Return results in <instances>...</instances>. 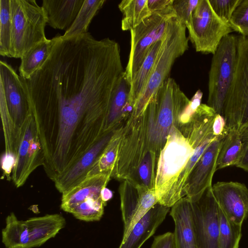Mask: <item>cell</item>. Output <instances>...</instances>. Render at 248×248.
Segmentation results:
<instances>
[{
    "label": "cell",
    "instance_id": "obj_14",
    "mask_svg": "<svg viewBox=\"0 0 248 248\" xmlns=\"http://www.w3.org/2000/svg\"><path fill=\"white\" fill-rule=\"evenodd\" d=\"M225 137H218L210 143L190 173L186 186L185 197L190 201L198 199L212 186L218 154Z\"/></svg>",
    "mask_w": 248,
    "mask_h": 248
},
{
    "label": "cell",
    "instance_id": "obj_31",
    "mask_svg": "<svg viewBox=\"0 0 248 248\" xmlns=\"http://www.w3.org/2000/svg\"><path fill=\"white\" fill-rule=\"evenodd\" d=\"M106 204L101 196L92 197L78 205L71 212L73 216L79 220L92 222L99 221L102 218Z\"/></svg>",
    "mask_w": 248,
    "mask_h": 248
},
{
    "label": "cell",
    "instance_id": "obj_3",
    "mask_svg": "<svg viewBox=\"0 0 248 248\" xmlns=\"http://www.w3.org/2000/svg\"><path fill=\"white\" fill-rule=\"evenodd\" d=\"M122 126L117 158L111 178L132 183L142 160L152 151L151 123L147 108L137 117L129 116Z\"/></svg>",
    "mask_w": 248,
    "mask_h": 248
},
{
    "label": "cell",
    "instance_id": "obj_12",
    "mask_svg": "<svg viewBox=\"0 0 248 248\" xmlns=\"http://www.w3.org/2000/svg\"><path fill=\"white\" fill-rule=\"evenodd\" d=\"M212 187L190 201L199 248H219L218 207Z\"/></svg>",
    "mask_w": 248,
    "mask_h": 248
},
{
    "label": "cell",
    "instance_id": "obj_13",
    "mask_svg": "<svg viewBox=\"0 0 248 248\" xmlns=\"http://www.w3.org/2000/svg\"><path fill=\"white\" fill-rule=\"evenodd\" d=\"M121 210L124 223V241L134 225L156 203L155 188H136L127 180L119 187Z\"/></svg>",
    "mask_w": 248,
    "mask_h": 248
},
{
    "label": "cell",
    "instance_id": "obj_41",
    "mask_svg": "<svg viewBox=\"0 0 248 248\" xmlns=\"http://www.w3.org/2000/svg\"><path fill=\"white\" fill-rule=\"evenodd\" d=\"M101 197L103 201L106 204L113 197V192L108 188L104 187L101 191Z\"/></svg>",
    "mask_w": 248,
    "mask_h": 248
},
{
    "label": "cell",
    "instance_id": "obj_35",
    "mask_svg": "<svg viewBox=\"0 0 248 248\" xmlns=\"http://www.w3.org/2000/svg\"><path fill=\"white\" fill-rule=\"evenodd\" d=\"M199 1L200 0H173L172 6L176 17L186 25L189 21Z\"/></svg>",
    "mask_w": 248,
    "mask_h": 248
},
{
    "label": "cell",
    "instance_id": "obj_36",
    "mask_svg": "<svg viewBox=\"0 0 248 248\" xmlns=\"http://www.w3.org/2000/svg\"><path fill=\"white\" fill-rule=\"evenodd\" d=\"M151 248H176L173 232H167L155 237Z\"/></svg>",
    "mask_w": 248,
    "mask_h": 248
},
{
    "label": "cell",
    "instance_id": "obj_18",
    "mask_svg": "<svg viewBox=\"0 0 248 248\" xmlns=\"http://www.w3.org/2000/svg\"><path fill=\"white\" fill-rule=\"evenodd\" d=\"M170 207L155 205L133 227L118 248H140L163 222Z\"/></svg>",
    "mask_w": 248,
    "mask_h": 248
},
{
    "label": "cell",
    "instance_id": "obj_34",
    "mask_svg": "<svg viewBox=\"0 0 248 248\" xmlns=\"http://www.w3.org/2000/svg\"><path fill=\"white\" fill-rule=\"evenodd\" d=\"M241 1V0H209L215 13L229 25L232 15Z\"/></svg>",
    "mask_w": 248,
    "mask_h": 248
},
{
    "label": "cell",
    "instance_id": "obj_16",
    "mask_svg": "<svg viewBox=\"0 0 248 248\" xmlns=\"http://www.w3.org/2000/svg\"><path fill=\"white\" fill-rule=\"evenodd\" d=\"M114 131L105 135L68 170L56 179L54 182L60 193L68 191L85 179L107 145Z\"/></svg>",
    "mask_w": 248,
    "mask_h": 248
},
{
    "label": "cell",
    "instance_id": "obj_40",
    "mask_svg": "<svg viewBox=\"0 0 248 248\" xmlns=\"http://www.w3.org/2000/svg\"><path fill=\"white\" fill-rule=\"evenodd\" d=\"M173 0H148L147 3L150 12H160L172 6Z\"/></svg>",
    "mask_w": 248,
    "mask_h": 248
},
{
    "label": "cell",
    "instance_id": "obj_25",
    "mask_svg": "<svg viewBox=\"0 0 248 248\" xmlns=\"http://www.w3.org/2000/svg\"><path fill=\"white\" fill-rule=\"evenodd\" d=\"M243 152L240 132L236 129L228 130L225 136L217 159V170L235 166L239 162Z\"/></svg>",
    "mask_w": 248,
    "mask_h": 248
},
{
    "label": "cell",
    "instance_id": "obj_11",
    "mask_svg": "<svg viewBox=\"0 0 248 248\" xmlns=\"http://www.w3.org/2000/svg\"><path fill=\"white\" fill-rule=\"evenodd\" d=\"M0 96L12 120L20 128L32 113L27 80L3 61H0Z\"/></svg>",
    "mask_w": 248,
    "mask_h": 248
},
{
    "label": "cell",
    "instance_id": "obj_30",
    "mask_svg": "<svg viewBox=\"0 0 248 248\" xmlns=\"http://www.w3.org/2000/svg\"><path fill=\"white\" fill-rule=\"evenodd\" d=\"M219 248H239L242 226L231 220L218 207Z\"/></svg>",
    "mask_w": 248,
    "mask_h": 248
},
{
    "label": "cell",
    "instance_id": "obj_28",
    "mask_svg": "<svg viewBox=\"0 0 248 248\" xmlns=\"http://www.w3.org/2000/svg\"><path fill=\"white\" fill-rule=\"evenodd\" d=\"M122 132L121 124L114 130L110 140L87 176L100 173H109L111 177L117 160Z\"/></svg>",
    "mask_w": 248,
    "mask_h": 248
},
{
    "label": "cell",
    "instance_id": "obj_33",
    "mask_svg": "<svg viewBox=\"0 0 248 248\" xmlns=\"http://www.w3.org/2000/svg\"><path fill=\"white\" fill-rule=\"evenodd\" d=\"M230 25L232 31L248 37V0H241L232 15Z\"/></svg>",
    "mask_w": 248,
    "mask_h": 248
},
{
    "label": "cell",
    "instance_id": "obj_2",
    "mask_svg": "<svg viewBox=\"0 0 248 248\" xmlns=\"http://www.w3.org/2000/svg\"><path fill=\"white\" fill-rule=\"evenodd\" d=\"M186 26L176 17L170 19L162 44L148 82L135 103L130 116L137 117L145 110L159 88L168 78L175 61L188 48Z\"/></svg>",
    "mask_w": 248,
    "mask_h": 248
},
{
    "label": "cell",
    "instance_id": "obj_4",
    "mask_svg": "<svg viewBox=\"0 0 248 248\" xmlns=\"http://www.w3.org/2000/svg\"><path fill=\"white\" fill-rule=\"evenodd\" d=\"M10 58H21L37 44L46 41V12L34 0H10Z\"/></svg>",
    "mask_w": 248,
    "mask_h": 248
},
{
    "label": "cell",
    "instance_id": "obj_1",
    "mask_svg": "<svg viewBox=\"0 0 248 248\" xmlns=\"http://www.w3.org/2000/svg\"><path fill=\"white\" fill-rule=\"evenodd\" d=\"M194 151L188 139L173 127L157 163L155 188L158 203L170 208L186 196V171Z\"/></svg>",
    "mask_w": 248,
    "mask_h": 248
},
{
    "label": "cell",
    "instance_id": "obj_21",
    "mask_svg": "<svg viewBox=\"0 0 248 248\" xmlns=\"http://www.w3.org/2000/svg\"><path fill=\"white\" fill-rule=\"evenodd\" d=\"M85 0H43L47 24L54 29L67 31L72 25Z\"/></svg>",
    "mask_w": 248,
    "mask_h": 248
},
{
    "label": "cell",
    "instance_id": "obj_29",
    "mask_svg": "<svg viewBox=\"0 0 248 248\" xmlns=\"http://www.w3.org/2000/svg\"><path fill=\"white\" fill-rule=\"evenodd\" d=\"M105 2V0H85L72 25L62 37L67 38L88 32L91 21Z\"/></svg>",
    "mask_w": 248,
    "mask_h": 248
},
{
    "label": "cell",
    "instance_id": "obj_8",
    "mask_svg": "<svg viewBox=\"0 0 248 248\" xmlns=\"http://www.w3.org/2000/svg\"><path fill=\"white\" fill-rule=\"evenodd\" d=\"M186 26L196 51L206 54L213 55L222 39L233 31L215 13L209 0H200Z\"/></svg>",
    "mask_w": 248,
    "mask_h": 248
},
{
    "label": "cell",
    "instance_id": "obj_17",
    "mask_svg": "<svg viewBox=\"0 0 248 248\" xmlns=\"http://www.w3.org/2000/svg\"><path fill=\"white\" fill-rule=\"evenodd\" d=\"M171 208L176 248H199L190 200L184 197Z\"/></svg>",
    "mask_w": 248,
    "mask_h": 248
},
{
    "label": "cell",
    "instance_id": "obj_6",
    "mask_svg": "<svg viewBox=\"0 0 248 248\" xmlns=\"http://www.w3.org/2000/svg\"><path fill=\"white\" fill-rule=\"evenodd\" d=\"M223 116L228 130L248 126V37L237 36L235 71Z\"/></svg>",
    "mask_w": 248,
    "mask_h": 248
},
{
    "label": "cell",
    "instance_id": "obj_15",
    "mask_svg": "<svg viewBox=\"0 0 248 248\" xmlns=\"http://www.w3.org/2000/svg\"><path fill=\"white\" fill-rule=\"evenodd\" d=\"M212 190L218 207L235 223L242 225L248 215V188L237 182H218Z\"/></svg>",
    "mask_w": 248,
    "mask_h": 248
},
{
    "label": "cell",
    "instance_id": "obj_38",
    "mask_svg": "<svg viewBox=\"0 0 248 248\" xmlns=\"http://www.w3.org/2000/svg\"><path fill=\"white\" fill-rule=\"evenodd\" d=\"M213 132L216 137L225 136L228 130L226 126L225 120L223 116L217 113L213 123Z\"/></svg>",
    "mask_w": 248,
    "mask_h": 248
},
{
    "label": "cell",
    "instance_id": "obj_24",
    "mask_svg": "<svg viewBox=\"0 0 248 248\" xmlns=\"http://www.w3.org/2000/svg\"><path fill=\"white\" fill-rule=\"evenodd\" d=\"M162 40V39L155 42L151 46L141 66L136 73L131 83L128 101V109L130 113L148 82L161 47Z\"/></svg>",
    "mask_w": 248,
    "mask_h": 248
},
{
    "label": "cell",
    "instance_id": "obj_26",
    "mask_svg": "<svg viewBox=\"0 0 248 248\" xmlns=\"http://www.w3.org/2000/svg\"><path fill=\"white\" fill-rule=\"evenodd\" d=\"M1 240L6 248H30L25 220H19L14 213H10L5 218Z\"/></svg>",
    "mask_w": 248,
    "mask_h": 248
},
{
    "label": "cell",
    "instance_id": "obj_20",
    "mask_svg": "<svg viewBox=\"0 0 248 248\" xmlns=\"http://www.w3.org/2000/svg\"><path fill=\"white\" fill-rule=\"evenodd\" d=\"M25 223L30 248L39 247L54 237L66 224L65 218L58 214L31 217L25 220Z\"/></svg>",
    "mask_w": 248,
    "mask_h": 248
},
{
    "label": "cell",
    "instance_id": "obj_39",
    "mask_svg": "<svg viewBox=\"0 0 248 248\" xmlns=\"http://www.w3.org/2000/svg\"><path fill=\"white\" fill-rule=\"evenodd\" d=\"M16 159V157L14 155L6 154L5 153L1 157V167L3 171V174L8 180L11 179L10 175L15 166Z\"/></svg>",
    "mask_w": 248,
    "mask_h": 248
},
{
    "label": "cell",
    "instance_id": "obj_9",
    "mask_svg": "<svg viewBox=\"0 0 248 248\" xmlns=\"http://www.w3.org/2000/svg\"><path fill=\"white\" fill-rule=\"evenodd\" d=\"M156 110L155 135L157 149L159 153L166 142L173 127L177 128L180 115L190 102L179 85L168 78L155 95Z\"/></svg>",
    "mask_w": 248,
    "mask_h": 248
},
{
    "label": "cell",
    "instance_id": "obj_5",
    "mask_svg": "<svg viewBox=\"0 0 248 248\" xmlns=\"http://www.w3.org/2000/svg\"><path fill=\"white\" fill-rule=\"evenodd\" d=\"M237 56V36L230 34L222 39L212 57L209 72L207 105L222 116L234 78Z\"/></svg>",
    "mask_w": 248,
    "mask_h": 248
},
{
    "label": "cell",
    "instance_id": "obj_23",
    "mask_svg": "<svg viewBox=\"0 0 248 248\" xmlns=\"http://www.w3.org/2000/svg\"><path fill=\"white\" fill-rule=\"evenodd\" d=\"M60 35V34H57L51 39H47L37 44L22 56L19 67V75L22 77L26 79H29L42 66L50 56Z\"/></svg>",
    "mask_w": 248,
    "mask_h": 248
},
{
    "label": "cell",
    "instance_id": "obj_32",
    "mask_svg": "<svg viewBox=\"0 0 248 248\" xmlns=\"http://www.w3.org/2000/svg\"><path fill=\"white\" fill-rule=\"evenodd\" d=\"M11 33L10 0H0V54L10 57Z\"/></svg>",
    "mask_w": 248,
    "mask_h": 248
},
{
    "label": "cell",
    "instance_id": "obj_22",
    "mask_svg": "<svg viewBox=\"0 0 248 248\" xmlns=\"http://www.w3.org/2000/svg\"><path fill=\"white\" fill-rule=\"evenodd\" d=\"M130 86L124 73L115 88L109 105L104 128L105 134L115 130L130 115L128 101Z\"/></svg>",
    "mask_w": 248,
    "mask_h": 248
},
{
    "label": "cell",
    "instance_id": "obj_37",
    "mask_svg": "<svg viewBox=\"0 0 248 248\" xmlns=\"http://www.w3.org/2000/svg\"><path fill=\"white\" fill-rule=\"evenodd\" d=\"M240 132L243 143V152L240 160L236 167L248 172V126Z\"/></svg>",
    "mask_w": 248,
    "mask_h": 248
},
{
    "label": "cell",
    "instance_id": "obj_10",
    "mask_svg": "<svg viewBox=\"0 0 248 248\" xmlns=\"http://www.w3.org/2000/svg\"><path fill=\"white\" fill-rule=\"evenodd\" d=\"M45 155L33 114L21 127L20 140L11 179L16 187L22 186L30 175L44 165Z\"/></svg>",
    "mask_w": 248,
    "mask_h": 248
},
{
    "label": "cell",
    "instance_id": "obj_27",
    "mask_svg": "<svg viewBox=\"0 0 248 248\" xmlns=\"http://www.w3.org/2000/svg\"><path fill=\"white\" fill-rule=\"evenodd\" d=\"M148 0H124L118 4L123 14L121 29L123 31H130L150 16V12L147 3Z\"/></svg>",
    "mask_w": 248,
    "mask_h": 248
},
{
    "label": "cell",
    "instance_id": "obj_19",
    "mask_svg": "<svg viewBox=\"0 0 248 248\" xmlns=\"http://www.w3.org/2000/svg\"><path fill=\"white\" fill-rule=\"evenodd\" d=\"M109 173H100L90 176L68 191L62 193L61 208L71 213L79 203L86 199L101 196L111 178Z\"/></svg>",
    "mask_w": 248,
    "mask_h": 248
},
{
    "label": "cell",
    "instance_id": "obj_7",
    "mask_svg": "<svg viewBox=\"0 0 248 248\" xmlns=\"http://www.w3.org/2000/svg\"><path fill=\"white\" fill-rule=\"evenodd\" d=\"M176 14L171 6L160 12L152 13L135 28L130 30L131 46L124 75L130 83L141 66L151 46L163 39L168 20Z\"/></svg>",
    "mask_w": 248,
    "mask_h": 248
}]
</instances>
